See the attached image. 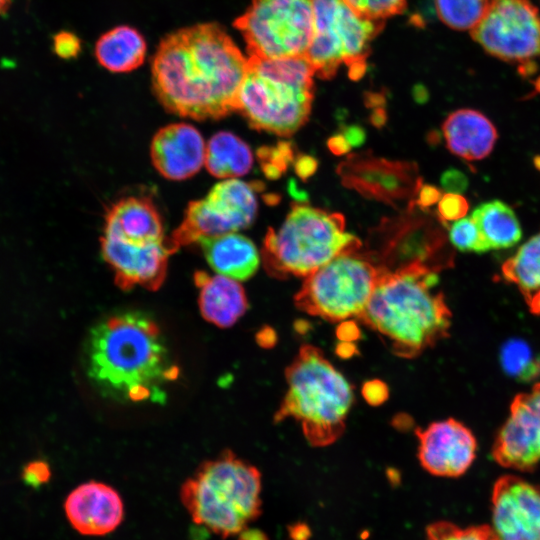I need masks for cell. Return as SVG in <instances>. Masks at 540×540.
I'll return each mask as SVG.
<instances>
[{
  "label": "cell",
  "mask_w": 540,
  "mask_h": 540,
  "mask_svg": "<svg viewBox=\"0 0 540 540\" xmlns=\"http://www.w3.org/2000/svg\"><path fill=\"white\" fill-rule=\"evenodd\" d=\"M247 60L225 29L201 23L168 34L152 59V86L170 112L197 120L237 111Z\"/></svg>",
  "instance_id": "1"
},
{
  "label": "cell",
  "mask_w": 540,
  "mask_h": 540,
  "mask_svg": "<svg viewBox=\"0 0 540 540\" xmlns=\"http://www.w3.org/2000/svg\"><path fill=\"white\" fill-rule=\"evenodd\" d=\"M93 386L118 402L163 403L179 374L158 324L146 313L122 311L96 322L83 349Z\"/></svg>",
  "instance_id": "2"
},
{
  "label": "cell",
  "mask_w": 540,
  "mask_h": 540,
  "mask_svg": "<svg viewBox=\"0 0 540 540\" xmlns=\"http://www.w3.org/2000/svg\"><path fill=\"white\" fill-rule=\"evenodd\" d=\"M437 274L423 265L383 270L358 317L401 358H415L449 335L452 313L434 289Z\"/></svg>",
  "instance_id": "3"
},
{
  "label": "cell",
  "mask_w": 540,
  "mask_h": 540,
  "mask_svg": "<svg viewBox=\"0 0 540 540\" xmlns=\"http://www.w3.org/2000/svg\"><path fill=\"white\" fill-rule=\"evenodd\" d=\"M177 249L165 236L161 216L150 199L126 197L108 210L101 253L120 288L158 289L164 282L168 259Z\"/></svg>",
  "instance_id": "4"
},
{
  "label": "cell",
  "mask_w": 540,
  "mask_h": 540,
  "mask_svg": "<svg viewBox=\"0 0 540 540\" xmlns=\"http://www.w3.org/2000/svg\"><path fill=\"white\" fill-rule=\"evenodd\" d=\"M287 392L274 415L279 423L293 418L311 446L324 447L340 438L353 403L348 380L313 345H302L285 369Z\"/></svg>",
  "instance_id": "5"
},
{
  "label": "cell",
  "mask_w": 540,
  "mask_h": 540,
  "mask_svg": "<svg viewBox=\"0 0 540 540\" xmlns=\"http://www.w3.org/2000/svg\"><path fill=\"white\" fill-rule=\"evenodd\" d=\"M261 488L259 470L226 451L199 466L182 485L180 499L196 524L227 538L259 517Z\"/></svg>",
  "instance_id": "6"
},
{
  "label": "cell",
  "mask_w": 540,
  "mask_h": 540,
  "mask_svg": "<svg viewBox=\"0 0 540 540\" xmlns=\"http://www.w3.org/2000/svg\"><path fill=\"white\" fill-rule=\"evenodd\" d=\"M237 111L249 124L289 136L308 120L314 96V69L307 57H247Z\"/></svg>",
  "instance_id": "7"
},
{
  "label": "cell",
  "mask_w": 540,
  "mask_h": 540,
  "mask_svg": "<svg viewBox=\"0 0 540 540\" xmlns=\"http://www.w3.org/2000/svg\"><path fill=\"white\" fill-rule=\"evenodd\" d=\"M360 246V240L345 231L341 214L293 204L281 227L277 231L269 228L262 254L266 270L274 277H306Z\"/></svg>",
  "instance_id": "8"
},
{
  "label": "cell",
  "mask_w": 540,
  "mask_h": 540,
  "mask_svg": "<svg viewBox=\"0 0 540 540\" xmlns=\"http://www.w3.org/2000/svg\"><path fill=\"white\" fill-rule=\"evenodd\" d=\"M314 28L307 59L315 75L331 79L341 66L351 79L366 70L371 43L385 21L371 20L356 13L344 0H312Z\"/></svg>",
  "instance_id": "9"
},
{
  "label": "cell",
  "mask_w": 540,
  "mask_h": 540,
  "mask_svg": "<svg viewBox=\"0 0 540 540\" xmlns=\"http://www.w3.org/2000/svg\"><path fill=\"white\" fill-rule=\"evenodd\" d=\"M357 251L342 253L306 276L295 306L331 322L358 318L384 269Z\"/></svg>",
  "instance_id": "10"
},
{
  "label": "cell",
  "mask_w": 540,
  "mask_h": 540,
  "mask_svg": "<svg viewBox=\"0 0 540 540\" xmlns=\"http://www.w3.org/2000/svg\"><path fill=\"white\" fill-rule=\"evenodd\" d=\"M444 224L408 204L405 214L387 219L373 232L366 256L386 271L423 265L439 272L453 264Z\"/></svg>",
  "instance_id": "11"
},
{
  "label": "cell",
  "mask_w": 540,
  "mask_h": 540,
  "mask_svg": "<svg viewBox=\"0 0 540 540\" xmlns=\"http://www.w3.org/2000/svg\"><path fill=\"white\" fill-rule=\"evenodd\" d=\"M249 56L306 57L314 28L312 0H251L234 22Z\"/></svg>",
  "instance_id": "12"
},
{
  "label": "cell",
  "mask_w": 540,
  "mask_h": 540,
  "mask_svg": "<svg viewBox=\"0 0 540 540\" xmlns=\"http://www.w3.org/2000/svg\"><path fill=\"white\" fill-rule=\"evenodd\" d=\"M257 208L254 184L237 178L222 179L204 198L188 205L171 239L179 248L202 238L238 232L253 223Z\"/></svg>",
  "instance_id": "13"
},
{
  "label": "cell",
  "mask_w": 540,
  "mask_h": 540,
  "mask_svg": "<svg viewBox=\"0 0 540 540\" xmlns=\"http://www.w3.org/2000/svg\"><path fill=\"white\" fill-rule=\"evenodd\" d=\"M471 37L486 53L523 67L540 59V14L530 0H490Z\"/></svg>",
  "instance_id": "14"
},
{
  "label": "cell",
  "mask_w": 540,
  "mask_h": 540,
  "mask_svg": "<svg viewBox=\"0 0 540 540\" xmlns=\"http://www.w3.org/2000/svg\"><path fill=\"white\" fill-rule=\"evenodd\" d=\"M342 183L365 197L390 205L414 200L422 179L412 162L352 154L338 166Z\"/></svg>",
  "instance_id": "15"
},
{
  "label": "cell",
  "mask_w": 540,
  "mask_h": 540,
  "mask_svg": "<svg viewBox=\"0 0 540 540\" xmlns=\"http://www.w3.org/2000/svg\"><path fill=\"white\" fill-rule=\"evenodd\" d=\"M492 457L500 466L522 472L540 463V382L512 400L495 436Z\"/></svg>",
  "instance_id": "16"
},
{
  "label": "cell",
  "mask_w": 540,
  "mask_h": 540,
  "mask_svg": "<svg viewBox=\"0 0 540 540\" xmlns=\"http://www.w3.org/2000/svg\"><path fill=\"white\" fill-rule=\"evenodd\" d=\"M498 540H540V484L514 474L499 477L491 494Z\"/></svg>",
  "instance_id": "17"
},
{
  "label": "cell",
  "mask_w": 540,
  "mask_h": 540,
  "mask_svg": "<svg viewBox=\"0 0 540 540\" xmlns=\"http://www.w3.org/2000/svg\"><path fill=\"white\" fill-rule=\"evenodd\" d=\"M421 466L438 477L455 478L473 464L478 444L473 432L462 422L448 418L416 430Z\"/></svg>",
  "instance_id": "18"
},
{
  "label": "cell",
  "mask_w": 540,
  "mask_h": 540,
  "mask_svg": "<svg viewBox=\"0 0 540 540\" xmlns=\"http://www.w3.org/2000/svg\"><path fill=\"white\" fill-rule=\"evenodd\" d=\"M71 526L82 535L103 536L113 532L123 521L124 506L111 486L90 481L72 490L64 503Z\"/></svg>",
  "instance_id": "19"
},
{
  "label": "cell",
  "mask_w": 540,
  "mask_h": 540,
  "mask_svg": "<svg viewBox=\"0 0 540 540\" xmlns=\"http://www.w3.org/2000/svg\"><path fill=\"white\" fill-rule=\"evenodd\" d=\"M206 143L201 133L187 123L160 129L151 143V158L157 171L171 180L195 175L205 164Z\"/></svg>",
  "instance_id": "20"
},
{
  "label": "cell",
  "mask_w": 540,
  "mask_h": 540,
  "mask_svg": "<svg viewBox=\"0 0 540 540\" xmlns=\"http://www.w3.org/2000/svg\"><path fill=\"white\" fill-rule=\"evenodd\" d=\"M442 131L451 153L467 161L485 158L497 139L495 126L485 115L473 109L451 113L445 119Z\"/></svg>",
  "instance_id": "21"
},
{
  "label": "cell",
  "mask_w": 540,
  "mask_h": 540,
  "mask_svg": "<svg viewBox=\"0 0 540 540\" xmlns=\"http://www.w3.org/2000/svg\"><path fill=\"white\" fill-rule=\"evenodd\" d=\"M195 283L199 288V308L205 320L227 328L245 313L247 297L237 280L198 271L195 273Z\"/></svg>",
  "instance_id": "22"
},
{
  "label": "cell",
  "mask_w": 540,
  "mask_h": 540,
  "mask_svg": "<svg viewBox=\"0 0 540 540\" xmlns=\"http://www.w3.org/2000/svg\"><path fill=\"white\" fill-rule=\"evenodd\" d=\"M197 243L217 274L243 281L259 267L260 256L255 244L237 232L202 238Z\"/></svg>",
  "instance_id": "23"
},
{
  "label": "cell",
  "mask_w": 540,
  "mask_h": 540,
  "mask_svg": "<svg viewBox=\"0 0 540 540\" xmlns=\"http://www.w3.org/2000/svg\"><path fill=\"white\" fill-rule=\"evenodd\" d=\"M95 55L98 62L111 72H130L144 62L146 42L136 29L118 26L99 38Z\"/></svg>",
  "instance_id": "24"
},
{
  "label": "cell",
  "mask_w": 540,
  "mask_h": 540,
  "mask_svg": "<svg viewBox=\"0 0 540 540\" xmlns=\"http://www.w3.org/2000/svg\"><path fill=\"white\" fill-rule=\"evenodd\" d=\"M252 164L253 154L250 147L231 132H218L206 143L205 166L215 177H240L249 172Z\"/></svg>",
  "instance_id": "25"
},
{
  "label": "cell",
  "mask_w": 540,
  "mask_h": 540,
  "mask_svg": "<svg viewBox=\"0 0 540 540\" xmlns=\"http://www.w3.org/2000/svg\"><path fill=\"white\" fill-rule=\"evenodd\" d=\"M470 216L491 249L512 247L522 238V230L515 212L500 200L480 204Z\"/></svg>",
  "instance_id": "26"
},
{
  "label": "cell",
  "mask_w": 540,
  "mask_h": 540,
  "mask_svg": "<svg viewBox=\"0 0 540 540\" xmlns=\"http://www.w3.org/2000/svg\"><path fill=\"white\" fill-rule=\"evenodd\" d=\"M502 275L519 289L525 301L540 291V232L504 262Z\"/></svg>",
  "instance_id": "27"
},
{
  "label": "cell",
  "mask_w": 540,
  "mask_h": 540,
  "mask_svg": "<svg viewBox=\"0 0 540 540\" xmlns=\"http://www.w3.org/2000/svg\"><path fill=\"white\" fill-rule=\"evenodd\" d=\"M490 0H435L439 19L458 31H471L483 18Z\"/></svg>",
  "instance_id": "28"
},
{
  "label": "cell",
  "mask_w": 540,
  "mask_h": 540,
  "mask_svg": "<svg viewBox=\"0 0 540 540\" xmlns=\"http://www.w3.org/2000/svg\"><path fill=\"white\" fill-rule=\"evenodd\" d=\"M501 362L507 373L516 378L528 380L540 374V360L520 340H510L502 347Z\"/></svg>",
  "instance_id": "29"
},
{
  "label": "cell",
  "mask_w": 540,
  "mask_h": 540,
  "mask_svg": "<svg viewBox=\"0 0 540 540\" xmlns=\"http://www.w3.org/2000/svg\"><path fill=\"white\" fill-rule=\"evenodd\" d=\"M427 540H498L491 525L460 527L449 521H436L426 528Z\"/></svg>",
  "instance_id": "30"
},
{
  "label": "cell",
  "mask_w": 540,
  "mask_h": 540,
  "mask_svg": "<svg viewBox=\"0 0 540 540\" xmlns=\"http://www.w3.org/2000/svg\"><path fill=\"white\" fill-rule=\"evenodd\" d=\"M448 236L452 246L462 252L484 253L491 249L471 216L454 221Z\"/></svg>",
  "instance_id": "31"
},
{
  "label": "cell",
  "mask_w": 540,
  "mask_h": 540,
  "mask_svg": "<svg viewBox=\"0 0 540 540\" xmlns=\"http://www.w3.org/2000/svg\"><path fill=\"white\" fill-rule=\"evenodd\" d=\"M359 15L378 21L402 13L407 0H344Z\"/></svg>",
  "instance_id": "32"
},
{
  "label": "cell",
  "mask_w": 540,
  "mask_h": 540,
  "mask_svg": "<svg viewBox=\"0 0 540 540\" xmlns=\"http://www.w3.org/2000/svg\"><path fill=\"white\" fill-rule=\"evenodd\" d=\"M258 156L265 175L276 179L293 162V147L289 142H280L275 147H262L259 149Z\"/></svg>",
  "instance_id": "33"
},
{
  "label": "cell",
  "mask_w": 540,
  "mask_h": 540,
  "mask_svg": "<svg viewBox=\"0 0 540 540\" xmlns=\"http://www.w3.org/2000/svg\"><path fill=\"white\" fill-rule=\"evenodd\" d=\"M469 209L467 200L460 194L446 193L442 195L438 202L437 216L447 224L449 221H456L463 218Z\"/></svg>",
  "instance_id": "34"
},
{
  "label": "cell",
  "mask_w": 540,
  "mask_h": 540,
  "mask_svg": "<svg viewBox=\"0 0 540 540\" xmlns=\"http://www.w3.org/2000/svg\"><path fill=\"white\" fill-rule=\"evenodd\" d=\"M53 48L60 58L71 59L78 55L81 45L75 34L62 31L54 36Z\"/></svg>",
  "instance_id": "35"
},
{
  "label": "cell",
  "mask_w": 540,
  "mask_h": 540,
  "mask_svg": "<svg viewBox=\"0 0 540 540\" xmlns=\"http://www.w3.org/2000/svg\"><path fill=\"white\" fill-rule=\"evenodd\" d=\"M50 475L51 473L47 463L34 461L24 467L22 476L27 484L36 487L47 482Z\"/></svg>",
  "instance_id": "36"
},
{
  "label": "cell",
  "mask_w": 540,
  "mask_h": 540,
  "mask_svg": "<svg viewBox=\"0 0 540 540\" xmlns=\"http://www.w3.org/2000/svg\"><path fill=\"white\" fill-rule=\"evenodd\" d=\"M442 188L447 193L460 194L468 187V179L461 171L457 169H448L441 176Z\"/></svg>",
  "instance_id": "37"
},
{
  "label": "cell",
  "mask_w": 540,
  "mask_h": 540,
  "mask_svg": "<svg viewBox=\"0 0 540 540\" xmlns=\"http://www.w3.org/2000/svg\"><path fill=\"white\" fill-rule=\"evenodd\" d=\"M442 197L441 191L432 185L422 184L419 188L414 200L410 203L425 210L435 203L439 202Z\"/></svg>",
  "instance_id": "38"
},
{
  "label": "cell",
  "mask_w": 540,
  "mask_h": 540,
  "mask_svg": "<svg viewBox=\"0 0 540 540\" xmlns=\"http://www.w3.org/2000/svg\"><path fill=\"white\" fill-rule=\"evenodd\" d=\"M296 174L303 180L311 177L317 169V160L310 155H301L294 162Z\"/></svg>",
  "instance_id": "39"
},
{
  "label": "cell",
  "mask_w": 540,
  "mask_h": 540,
  "mask_svg": "<svg viewBox=\"0 0 540 540\" xmlns=\"http://www.w3.org/2000/svg\"><path fill=\"white\" fill-rule=\"evenodd\" d=\"M327 145L330 149V151L336 155H342L347 153L351 145L347 141V139L343 136V134L334 135L329 138Z\"/></svg>",
  "instance_id": "40"
},
{
  "label": "cell",
  "mask_w": 540,
  "mask_h": 540,
  "mask_svg": "<svg viewBox=\"0 0 540 540\" xmlns=\"http://www.w3.org/2000/svg\"><path fill=\"white\" fill-rule=\"evenodd\" d=\"M343 136L347 139L352 146H360L365 141L364 130L356 125L348 126L343 131Z\"/></svg>",
  "instance_id": "41"
},
{
  "label": "cell",
  "mask_w": 540,
  "mask_h": 540,
  "mask_svg": "<svg viewBox=\"0 0 540 540\" xmlns=\"http://www.w3.org/2000/svg\"><path fill=\"white\" fill-rule=\"evenodd\" d=\"M288 534L291 540H309L311 530L307 524L298 522L288 528Z\"/></svg>",
  "instance_id": "42"
},
{
  "label": "cell",
  "mask_w": 540,
  "mask_h": 540,
  "mask_svg": "<svg viewBox=\"0 0 540 540\" xmlns=\"http://www.w3.org/2000/svg\"><path fill=\"white\" fill-rule=\"evenodd\" d=\"M238 540H269L267 535L257 529H244L239 534Z\"/></svg>",
  "instance_id": "43"
},
{
  "label": "cell",
  "mask_w": 540,
  "mask_h": 540,
  "mask_svg": "<svg viewBox=\"0 0 540 540\" xmlns=\"http://www.w3.org/2000/svg\"><path fill=\"white\" fill-rule=\"evenodd\" d=\"M531 313L540 316V291L526 300Z\"/></svg>",
  "instance_id": "44"
},
{
  "label": "cell",
  "mask_w": 540,
  "mask_h": 540,
  "mask_svg": "<svg viewBox=\"0 0 540 540\" xmlns=\"http://www.w3.org/2000/svg\"><path fill=\"white\" fill-rule=\"evenodd\" d=\"M11 5V0H0V15L6 14Z\"/></svg>",
  "instance_id": "45"
}]
</instances>
